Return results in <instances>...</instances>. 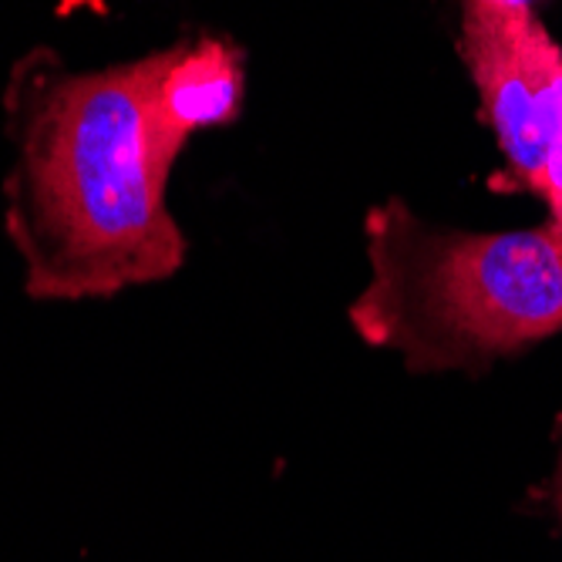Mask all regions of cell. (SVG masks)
Here are the masks:
<instances>
[{
    "label": "cell",
    "instance_id": "1",
    "mask_svg": "<svg viewBox=\"0 0 562 562\" xmlns=\"http://www.w3.org/2000/svg\"><path fill=\"white\" fill-rule=\"evenodd\" d=\"M148 78L151 55L78 71L50 47L11 68L4 226L31 300H101L182 270L189 243L145 132Z\"/></svg>",
    "mask_w": 562,
    "mask_h": 562
},
{
    "label": "cell",
    "instance_id": "2",
    "mask_svg": "<svg viewBox=\"0 0 562 562\" xmlns=\"http://www.w3.org/2000/svg\"><path fill=\"white\" fill-rule=\"evenodd\" d=\"M371 280L347 306L371 347L412 371H482L562 330V229L465 233L401 199L364 220Z\"/></svg>",
    "mask_w": 562,
    "mask_h": 562
},
{
    "label": "cell",
    "instance_id": "3",
    "mask_svg": "<svg viewBox=\"0 0 562 562\" xmlns=\"http://www.w3.org/2000/svg\"><path fill=\"white\" fill-rule=\"evenodd\" d=\"M462 61L513 189L536 192L562 229V47L539 0H458Z\"/></svg>",
    "mask_w": 562,
    "mask_h": 562
},
{
    "label": "cell",
    "instance_id": "4",
    "mask_svg": "<svg viewBox=\"0 0 562 562\" xmlns=\"http://www.w3.org/2000/svg\"><path fill=\"white\" fill-rule=\"evenodd\" d=\"M243 109V50L229 37L202 34L151 50L145 132L151 159L172 176L192 135L229 125Z\"/></svg>",
    "mask_w": 562,
    "mask_h": 562
},
{
    "label": "cell",
    "instance_id": "5",
    "mask_svg": "<svg viewBox=\"0 0 562 562\" xmlns=\"http://www.w3.org/2000/svg\"><path fill=\"white\" fill-rule=\"evenodd\" d=\"M555 508L562 519V422H559V462H555Z\"/></svg>",
    "mask_w": 562,
    "mask_h": 562
}]
</instances>
